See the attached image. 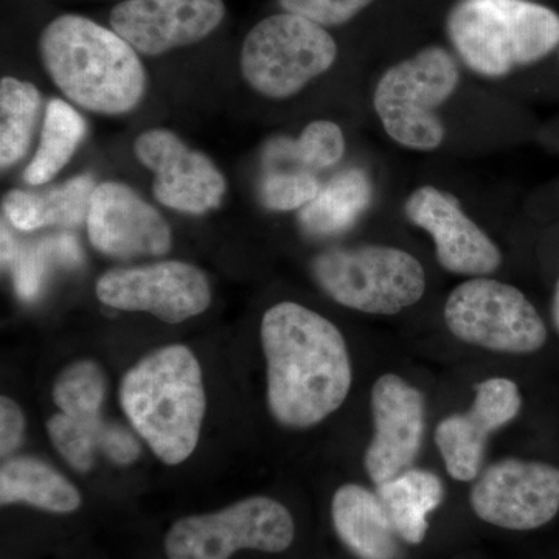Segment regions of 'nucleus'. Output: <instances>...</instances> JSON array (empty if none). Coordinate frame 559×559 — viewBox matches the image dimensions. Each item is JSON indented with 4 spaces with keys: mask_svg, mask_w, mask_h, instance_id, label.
I'll return each mask as SVG.
<instances>
[{
    "mask_svg": "<svg viewBox=\"0 0 559 559\" xmlns=\"http://www.w3.org/2000/svg\"><path fill=\"white\" fill-rule=\"evenodd\" d=\"M267 406L289 429L318 426L347 400L353 367L347 342L331 320L294 301L264 312Z\"/></svg>",
    "mask_w": 559,
    "mask_h": 559,
    "instance_id": "nucleus-1",
    "label": "nucleus"
},
{
    "mask_svg": "<svg viewBox=\"0 0 559 559\" xmlns=\"http://www.w3.org/2000/svg\"><path fill=\"white\" fill-rule=\"evenodd\" d=\"M40 58L58 90L103 116L131 112L142 102L146 73L138 51L97 22L64 14L39 39Z\"/></svg>",
    "mask_w": 559,
    "mask_h": 559,
    "instance_id": "nucleus-2",
    "label": "nucleus"
},
{
    "mask_svg": "<svg viewBox=\"0 0 559 559\" xmlns=\"http://www.w3.org/2000/svg\"><path fill=\"white\" fill-rule=\"evenodd\" d=\"M120 404L162 462H186L197 450L205 415L200 360L186 345L154 349L124 374Z\"/></svg>",
    "mask_w": 559,
    "mask_h": 559,
    "instance_id": "nucleus-3",
    "label": "nucleus"
},
{
    "mask_svg": "<svg viewBox=\"0 0 559 559\" xmlns=\"http://www.w3.org/2000/svg\"><path fill=\"white\" fill-rule=\"evenodd\" d=\"M447 27L462 61L487 79L538 62L559 46V14L528 0H463Z\"/></svg>",
    "mask_w": 559,
    "mask_h": 559,
    "instance_id": "nucleus-4",
    "label": "nucleus"
},
{
    "mask_svg": "<svg viewBox=\"0 0 559 559\" xmlns=\"http://www.w3.org/2000/svg\"><path fill=\"white\" fill-rule=\"evenodd\" d=\"M312 275L331 299L366 314H399L426 290L423 264L390 246L326 250L312 261Z\"/></svg>",
    "mask_w": 559,
    "mask_h": 559,
    "instance_id": "nucleus-5",
    "label": "nucleus"
},
{
    "mask_svg": "<svg viewBox=\"0 0 559 559\" xmlns=\"http://www.w3.org/2000/svg\"><path fill=\"white\" fill-rule=\"evenodd\" d=\"M460 73L450 51L426 47L382 75L374 110L389 138L406 148L432 151L447 130L436 110L457 91Z\"/></svg>",
    "mask_w": 559,
    "mask_h": 559,
    "instance_id": "nucleus-6",
    "label": "nucleus"
},
{
    "mask_svg": "<svg viewBox=\"0 0 559 559\" xmlns=\"http://www.w3.org/2000/svg\"><path fill=\"white\" fill-rule=\"evenodd\" d=\"M336 57V40L325 27L280 13L259 22L246 36L241 72L259 94L285 100L325 73Z\"/></svg>",
    "mask_w": 559,
    "mask_h": 559,
    "instance_id": "nucleus-7",
    "label": "nucleus"
},
{
    "mask_svg": "<svg viewBox=\"0 0 559 559\" xmlns=\"http://www.w3.org/2000/svg\"><path fill=\"white\" fill-rule=\"evenodd\" d=\"M294 536L296 525L283 503L252 496L215 513L176 521L165 536V554L168 559H230L246 549L280 554Z\"/></svg>",
    "mask_w": 559,
    "mask_h": 559,
    "instance_id": "nucleus-8",
    "label": "nucleus"
},
{
    "mask_svg": "<svg viewBox=\"0 0 559 559\" xmlns=\"http://www.w3.org/2000/svg\"><path fill=\"white\" fill-rule=\"evenodd\" d=\"M443 316L452 336L488 352L532 355L547 342L546 323L532 301L499 280L462 283L448 297Z\"/></svg>",
    "mask_w": 559,
    "mask_h": 559,
    "instance_id": "nucleus-9",
    "label": "nucleus"
},
{
    "mask_svg": "<svg viewBox=\"0 0 559 559\" xmlns=\"http://www.w3.org/2000/svg\"><path fill=\"white\" fill-rule=\"evenodd\" d=\"M469 503L479 520L495 527H543L559 513V468L535 460H499L474 481Z\"/></svg>",
    "mask_w": 559,
    "mask_h": 559,
    "instance_id": "nucleus-10",
    "label": "nucleus"
},
{
    "mask_svg": "<svg viewBox=\"0 0 559 559\" xmlns=\"http://www.w3.org/2000/svg\"><path fill=\"white\" fill-rule=\"evenodd\" d=\"M95 293L110 308L150 312L167 323L197 318L212 304L204 272L176 260L108 271L98 278Z\"/></svg>",
    "mask_w": 559,
    "mask_h": 559,
    "instance_id": "nucleus-11",
    "label": "nucleus"
},
{
    "mask_svg": "<svg viewBox=\"0 0 559 559\" xmlns=\"http://www.w3.org/2000/svg\"><path fill=\"white\" fill-rule=\"evenodd\" d=\"M140 164L153 171V194L165 207L204 215L219 207L227 180L209 156L168 130L142 132L134 142Z\"/></svg>",
    "mask_w": 559,
    "mask_h": 559,
    "instance_id": "nucleus-12",
    "label": "nucleus"
},
{
    "mask_svg": "<svg viewBox=\"0 0 559 559\" xmlns=\"http://www.w3.org/2000/svg\"><path fill=\"white\" fill-rule=\"evenodd\" d=\"M374 433L364 466L374 485L414 468L426 429V400L417 388L395 373L378 378L371 389Z\"/></svg>",
    "mask_w": 559,
    "mask_h": 559,
    "instance_id": "nucleus-13",
    "label": "nucleus"
},
{
    "mask_svg": "<svg viewBox=\"0 0 559 559\" xmlns=\"http://www.w3.org/2000/svg\"><path fill=\"white\" fill-rule=\"evenodd\" d=\"M224 16L223 0H124L109 24L139 53L159 57L207 38Z\"/></svg>",
    "mask_w": 559,
    "mask_h": 559,
    "instance_id": "nucleus-14",
    "label": "nucleus"
},
{
    "mask_svg": "<svg viewBox=\"0 0 559 559\" xmlns=\"http://www.w3.org/2000/svg\"><path fill=\"white\" fill-rule=\"evenodd\" d=\"M86 224L91 245L112 259L162 257L171 249V229L159 210L121 182L95 187Z\"/></svg>",
    "mask_w": 559,
    "mask_h": 559,
    "instance_id": "nucleus-15",
    "label": "nucleus"
},
{
    "mask_svg": "<svg viewBox=\"0 0 559 559\" xmlns=\"http://www.w3.org/2000/svg\"><path fill=\"white\" fill-rule=\"evenodd\" d=\"M522 396L509 378H488L476 385L469 411L441 419L433 441L448 474L459 481L479 477L489 436L520 415Z\"/></svg>",
    "mask_w": 559,
    "mask_h": 559,
    "instance_id": "nucleus-16",
    "label": "nucleus"
},
{
    "mask_svg": "<svg viewBox=\"0 0 559 559\" xmlns=\"http://www.w3.org/2000/svg\"><path fill=\"white\" fill-rule=\"evenodd\" d=\"M404 213L432 237L440 266L452 274L485 277L502 264L496 242L451 194L432 186L419 187L406 201Z\"/></svg>",
    "mask_w": 559,
    "mask_h": 559,
    "instance_id": "nucleus-17",
    "label": "nucleus"
},
{
    "mask_svg": "<svg viewBox=\"0 0 559 559\" xmlns=\"http://www.w3.org/2000/svg\"><path fill=\"white\" fill-rule=\"evenodd\" d=\"M331 520L345 547L359 559H400L401 539L388 511L362 485H342L331 500Z\"/></svg>",
    "mask_w": 559,
    "mask_h": 559,
    "instance_id": "nucleus-18",
    "label": "nucleus"
},
{
    "mask_svg": "<svg viewBox=\"0 0 559 559\" xmlns=\"http://www.w3.org/2000/svg\"><path fill=\"white\" fill-rule=\"evenodd\" d=\"M94 178L76 176L46 191L11 190L3 198V212L14 227L32 231L49 226L80 227L87 223Z\"/></svg>",
    "mask_w": 559,
    "mask_h": 559,
    "instance_id": "nucleus-19",
    "label": "nucleus"
},
{
    "mask_svg": "<svg viewBox=\"0 0 559 559\" xmlns=\"http://www.w3.org/2000/svg\"><path fill=\"white\" fill-rule=\"evenodd\" d=\"M377 495L400 538L418 546L428 535L429 514L443 503L444 485L432 471L411 468L378 485Z\"/></svg>",
    "mask_w": 559,
    "mask_h": 559,
    "instance_id": "nucleus-20",
    "label": "nucleus"
},
{
    "mask_svg": "<svg viewBox=\"0 0 559 559\" xmlns=\"http://www.w3.org/2000/svg\"><path fill=\"white\" fill-rule=\"evenodd\" d=\"M0 503H27L49 513H73L81 507V495L72 481L33 457H16L0 469Z\"/></svg>",
    "mask_w": 559,
    "mask_h": 559,
    "instance_id": "nucleus-21",
    "label": "nucleus"
},
{
    "mask_svg": "<svg viewBox=\"0 0 559 559\" xmlns=\"http://www.w3.org/2000/svg\"><path fill=\"white\" fill-rule=\"evenodd\" d=\"M373 189L362 170L342 171L320 189L318 197L300 209L301 229L314 237L347 230L369 209Z\"/></svg>",
    "mask_w": 559,
    "mask_h": 559,
    "instance_id": "nucleus-22",
    "label": "nucleus"
},
{
    "mask_svg": "<svg viewBox=\"0 0 559 559\" xmlns=\"http://www.w3.org/2000/svg\"><path fill=\"white\" fill-rule=\"evenodd\" d=\"M345 154L344 132L329 120L312 121L300 138L272 139L263 151L264 171L326 170L340 164Z\"/></svg>",
    "mask_w": 559,
    "mask_h": 559,
    "instance_id": "nucleus-23",
    "label": "nucleus"
},
{
    "mask_svg": "<svg viewBox=\"0 0 559 559\" xmlns=\"http://www.w3.org/2000/svg\"><path fill=\"white\" fill-rule=\"evenodd\" d=\"M86 135V121L75 108L55 98L46 109L43 135L35 156L24 171L28 186L50 182L72 159L73 153Z\"/></svg>",
    "mask_w": 559,
    "mask_h": 559,
    "instance_id": "nucleus-24",
    "label": "nucleus"
},
{
    "mask_svg": "<svg viewBox=\"0 0 559 559\" xmlns=\"http://www.w3.org/2000/svg\"><path fill=\"white\" fill-rule=\"evenodd\" d=\"M39 91L32 83L3 76L0 81V165L2 170L13 167L31 148L33 132L38 121Z\"/></svg>",
    "mask_w": 559,
    "mask_h": 559,
    "instance_id": "nucleus-25",
    "label": "nucleus"
},
{
    "mask_svg": "<svg viewBox=\"0 0 559 559\" xmlns=\"http://www.w3.org/2000/svg\"><path fill=\"white\" fill-rule=\"evenodd\" d=\"M106 399L105 371L94 360H76L61 371L53 385V401L62 414L81 423L102 421Z\"/></svg>",
    "mask_w": 559,
    "mask_h": 559,
    "instance_id": "nucleus-26",
    "label": "nucleus"
},
{
    "mask_svg": "<svg viewBox=\"0 0 559 559\" xmlns=\"http://www.w3.org/2000/svg\"><path fill=\"white\" fill-rule=\"evenodd\" d=\"M53 260L76 263L80 260V249L75 238L61 235V237L47 238V240L21 250L17 248L16 255L11 263H14V283H16L17 294L22 299H33L38 294L43 280L46 277L47 267Z\"/></svg>",
    "mask_w": 559,
    "mask_h": 559,
    "instance_id": "nucleus-27",
    "label": "nucleus"
},
{
    "mask_svg": "<svg viewBox=\"0 0 559 559\" xmlns=\"http://www.w3.org/2000/svg\"><path fill=\"white\" fill-rule=\"evenodd\" d=\"M106 421L81 423L66 414L53 415L47 421V432L55 450L79 473H90L94 466L95 451L100 450V440Z\"/></svg>",
    "mask_w": 559,
    "mask_h": 559,
    "instance_id": "nucleus-28",
    "label": "nucleus"
},
{
    "mask_svg": "<svg viewBox=\"0 0 559 559\" xmlns=\"http://www.w3.org/2000/svg\"><path fill=\"white\" fill-rule=\"evenodd\" d=\"M322 186L314 173L264 171L259 197L261 204L272 212H290L310 204Z\"/></svg>",
    "mask_w": 559,
    "mask_h": 559,
    "instance_id": "nucleus-29",
    "label": "nucleus"
},
{
    "mask_svg": "<svg viewBox=\"0 0 559 559\" xmlns=\"http://www.w3.org/2000/svg\"><path fill=\"white\" fill-rule=\"evenodd\" d=\"M371 2L373 0H278L285 13L297 14L322 27L347 24Z\"/></svg>",
    "mask_w": 559,
    "mask_h": 559,
    "instance_id": "nucleus-30",
    "label": "nucleus"
},
{
    "mask_svg": "<svg viewBox=\"0 0 559 559\" xmlns=\"http://www.w3.org/2000/svg\"><path fill=\"white\" fill-rule=\"evenodd\" d=\"M100 451L117 465H131L140 457L138 439L123 426L106 423L100 440Z\"/></svg>",
    "mask_w": 559,
    "mask_h": 559,
    "instance_id": "nucleus-31",
    "label": "nucleus"
},
{
    "mask_svg": "<svg viewBox=\"0 0 559 559\" xmlns=\"http://www.w3.org/2000/svg\"><path fill=\"white\" fill-rule=\"evenodd\" d=\"M24 430L25 418L21 407L13 400L2 396L0 400V454L3 459L20 448Z\"/></svg>",
    "mask_w": 559,
    "mask_h": 559,
    "instance_id": "nucleus-32",
    "label": "nucleus"
},
{
    "mask_svg": "<svg viewBox=\"0 0 559 559\" xmlns=\"http://www.w3.org/2000/svg\"><path fill=\"white\" fill-rule=\"evenodd\" d=\"M17 246L14 242L13 237H11L10 230L7 229L5 224H2V264L11 263L14 260V255H16Z\"/></svg>",
    "mask_w": 559,
    "mask_h": 559,
    "instance_id": "nucleus-33",
    "label": "nucleus"
},
{
    "mask_svg": "<svg viewBox=\"0 0 559 559\" xmlns=\"http://www.w3.org/2000/svg\"><path fill=\"white\" fill-rule=\"evenodd\" d=\"M551 319H554L555 329H557L559 334V278L557 288H555L554 301H551Z\"/></svg>",
    "mask_w": 559,
    "mask_h": 559,
    "instance_id": "nucleus-34",
    "label": "nucleus"
}]
</instances>
